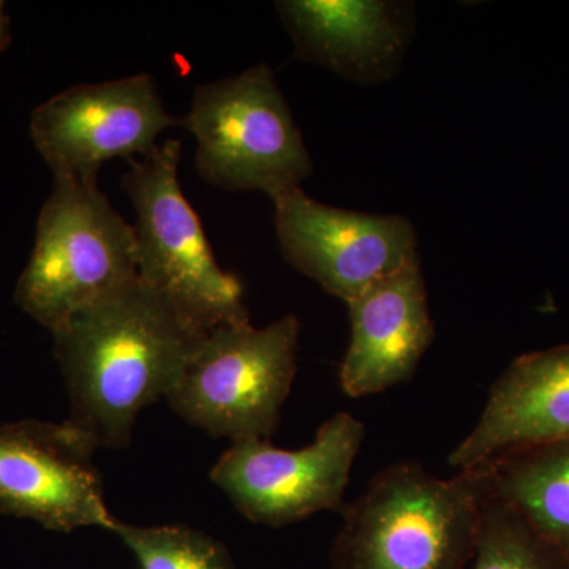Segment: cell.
I'll list each match as a JSON object with an SVG mask.
<instances>
[{
    "label": "cell",
    "instance_id": "cell-12",
    "mask_svg": "<svg viewBox=\"0 0 569 569\" xmlns=\"http://www.w3.org/2000/svg\"><path fill=\"white\" fill-rule=\"evenodd\" d=\"M569 438V346L523 355L490 388L477 426L449 466L470 470L509 449Z\"/></svg>",
    "mask_w": 569,
    "mask_h": 569
},
{
    "label": "cell",
    "instance_id": "cell-2",
    "mask_svg": "<svg viewBox=\"0 0 569 569\" xmlns=\"http://www.w3.org/2000/svg\"><path fill=\"white\" fill-rule=\"evenodd\" d=\"M486 493L481 467L445 479L418 462L392 463L340 512L329 567L468 569Z\"/></svg>",
    "mask_w": 569,
    "mask_h": 569
},
{
    "label": "cell",
    "instance_id": "cell-6",
    "mask_svg": "<svg viewBox=\"0 0 569 569\" xmlns=\"http://www.w3.org/2000/svg\"><path fill=\"white\" fill-rule=\"evenodd\" d=\"M298 340L291 313L263 329L219 326L198 340L168 403L213 438L269 440L291 392Z\"/></svg>",
    "mask_w": 569,
    "mask_h": 569
},
{
    "label": "cell",
    "instance_id": "cell-4",
    "mask_svg": "<svg viewBox=\"0 0 569 569\" xmlns=\"http://www.w3.org/2000/svg\"><path fill=\"white\" fill-rule=\"evenodd\" d=\"M138 279L133 227L99 183L54 179L14 301L51 335Z\"/></svg>",
    "mask_w": 569,
    "mask_h": 569
},
{
    "label": "cell",
    "instance_id": "cell-5",
    "mask_svg": "<svg viewBox=\"0 0 569 569\" xmlns=\"http://www.w3.org/2000/svg\"><path fill=\"white\" fill-rule=\"evenodd\" d=\"M181 126L197 138L198 173L213 187L276 200L312 174L301 130L266 63L198 86Z\"/></svg>",
    "mask_w": 569,
    "mask_h": 569
},
{
    "label": "cell",
    "instance_id": "cell-13",
    "mask_svg": "<svg viewBox=\"0 0 569 569\" xmlns=\"http://www.w3.org/2000/svg\"><path fill=\"white\" fill-rule=\"evenodd\" d=\"M277 10L299 58L362 84L391 78L410 39V20L402 3L283 0Z\"/></svg>",
    "mask_w": 569,
    "mask_h": 569
},
{
    "label": "cell",
    "instance_id": "cell-14",
    "mask_svg": "<svg viewBox=\"0 0 569 569\" xmlns=\"http://www.w3.org/2000/svg\"><path fill=\"white\" fill-rule=\"evenodd\" d=\"M478 467L489 492L569 561V438L509 449Z\"/></svg>",
    "mask_w": 569,
    "mask_h": 569
},
{
    "label": "cell",
    "instance_id": "cell-11",
    "mask_svg": "<svg viewBox=\"0 0 569 569\" xmlns=\"http://www.w3.org/2000/svg\"><path fill=\"white\" fill-rule=\"evenodd\" d=\"M347 306L351 336L339 372L342 391L359 399L410 380L436 337L421 264L372 284Z\"/></svg>",
    "mask_w": 569,
    "mask_h": 569
},
{
    "label": "cell",
    "instance_id": "cell-7",
    "mask_svg": "<svg viewBox=\"0 0 569 569\" xmlns=\"http://www.w3.org/2000/svg\"><path fill=\"white\" fill-rule=\"evenodd\" d=\"M365 438V422L342 411L323 422L306 448H274L269 440L231 445L212 467L211 479L246 519L260 526L280 529L317 512H342Z\"/></svg>",
    "mask_w": 569,
    "mask_h": 569
},
{
    "label": "cell",
    "instance_id": "cell-9",
    "mask_svg": "<svg viewBox=\"0 0 569 569\" xmlns=\"http://www.w3.org/2000/svg\"><path fill=\"white\" fill-rule=\"evenodd\" d=\"M272 201L287 263L342 301L419 263L417 231L406 217L335 208L301 187Z\"/></svg>",
    "mask_w": 569,
    "mask_h": 569
},
{
    "label": "cell",
    "instance_id": "cell-16",
    "mask_svg": "<svg viewBox=\"0 0 569 569\" xmlns=\"http://www.w3.org/2000/svg\"><path fill=\"white\" fill-rule=\"evenodd\" d=\"M112 533L132 550L140 569H234L223 545L190 527L130 526L118 520Z\"/></svg>",
    "mask_w": 569,
    "mask_h": 569
},
{
    "label": "cell",
    "instance_id": "cell-3",
    "mask_svg": "<svg viewBox=\"0 0 569 569\" xmlns=\"http://www.w3.org/2000/svg\"><path fill=\"white\" fill-rule=\"evenodd\" d=\"M182 144L167 140L122 179L134 211L138 277L197 335L223 325L250 323L244 287L217 263L200 217L179 182Z\"/></svg>",
    "mask_w": 569,
    "mask_h": 569
},
{
    "label": "cell",
    "instance_id": "cell-1",
    "mask_svg": "<svg viewBox=\"0 0 569 569\" xmlns=\"http://www.w3.org/2000/svg\"><path fill=\"white\" fill-rule=\"evenodd\" d=\"M203 336L140 277L78 313L52 335L69 392L67 421L99 448L129 447L138 415L170 396Z\"/></svg>",
    "mask_w": 569,
    "mask_h": 569
},
{
    "label": "cell",
    "instance_id": "cell-15",
    "mask_svg": "<svg viewBox=\"0 0 569 569\" xmlns=\"http://www.w3.org/2000/svg\"><path fill=\"white\" fill-rule=\"evenodd\" d=\"M468 569H569V561L488 489Z\"/></svg>",
    "mask_w": 569,
    "mask_h": 569
},
{
    "label": "cell",
    "instance_id": "cell-10",
    "mask_svg": "<svg viewBox=\"0 0 569 569\" xmlns=\"http://www.w3.org/2000/svg\"><path fill=\"white\" fill-rule=\"evenodd\" d=\"M96 441L70 421L0 426V512L48 530L114 529Z\"/></svg>",
    "mask_w": 569,
    "mask_h": 569
},
{
    "label": "cell",
    "instance_id": "cell-8",
    "mask_svg": "<svg viewBox=\"0 0 569 569\" xmlns=\"http://www.w3.org/2000/svg\"><path fill=\"white\" fill-rule=\"evenodd\" d=\"M174 126L153 78L134 74L51 97L32 111L31 137L54 179L97 183L108 160L148 156Z\"/></svg>",
    "mask_w": 569,
    "mask_h": 569
},
{
    "label": "cell",
    "instance_id": "cell-17",
    "mask_svg": "<svg viewBox=\"0 0 569 569\" xmlns=\"http://www.w3.org/2000/svg\"><path fill=\"white\" fill-rule=\"evenodd\" d=\"M10 40V18L6 14V3L0 2V52L9 48Z\"/></svg>",
    "mask_w": 569,
    "mask_h": 569
}]
</instances>
